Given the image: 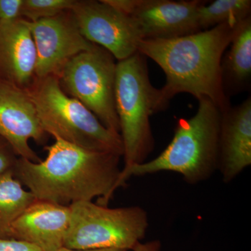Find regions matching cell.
Wrapping results in <instances>:
<instances>
[{"label": "cell", "mask_w": 251, "mask_h": 251, "mask_svg": "<svg viewBox=\"0 0 251 251\" xmlns=\"http://www.w3.org/2000/svg\"><path fill=\"white\" fill-rule=\"evenodd\" d=\"M39 163L18 158L14 176L37 200L70 206L99 198L108 206L121 174V156L80 148L54 137Z\"/></svg>", "instance_id": "6da1fadb"}, {"label": "cell", "mask_w": 251, "mask_h": 251, "mask_svg": "<svg viewBox=\"0 0 251 251\" xmlns=\"http://www.w3.org/2000/svg\"><path fill=\"white\" fill-rule=\"evenodd\" d=\"M239 23H224L174 39L139 41L138 52L154 61L166 75L161 90L167 100L187 93L198 100L209 99L221 111L230 106L221 62Z\"/></svg>", "instance_id": "7a4b0ae2"}, {"label": "cell", "mask_w": 251, "mask_h": 251, "mask_svg": "<svg viewBox=\"0 0 251 251\" xmlns=\"http://www.w3.org/2000/svg\"><path fill=\"white\" fill-rule=\"evenodd\" d=\"M198 100L194 116L176 122L174 136L167 148L153 159L121 171L116 189L125 186L132 176L173 172L194 185L209 179L218 171L221 111L209 99Z\"/></svg>", "instance_id": "3957f363"}, {"label": "cell", "mask_w": 251, "mask_h": 251, "mask_svg": "<svg viewBox=\"0 0 251 251\" xmlns=\"http://www.w3.org/2000/svg\"><path fill=\"white\" fill-rule=\"evenodd\" d=\"M146 59L138 51L117 63L115 97L124 146L122 171L147 161L155 148L150 117L169 105L161 89L150 82Z\"/></svg>", "instance_id": "277c9868"}, {"label": "cell", "mask_w": 251, "mask_h": 251, "mask_svg": "<svg viewBox=\"0 0 251 251\" xmlns=\"http://www.w3.org/2000/svg\"><path fill=\"white\" fill-rule=\"evenodd\" d=\"M27 92L48 134L91 151L123 156L120 133L107 128L83 104L66 94L57 76L36 77Z\"/></svg>", "instance_id": "5b68a950"}, {"label": "cell", "mask_w": 251, "mask_h": 251, "mask_svg": "<svg viewBox=\"0 0 251 251\" xmlns=\"http://www.w3.org/2000/svg\"><path fill=\"white\" fill-rule=\"evenodd\" d=\"M69 207L70 224L63 247L67 249L132 250L145 237L149 227L148 212L140 206L110 208L80 201Z\"/></svg>", "instance_id": "8992f818"}, {"label": "cell", "mask_w": 251, "mask_h": 251, "mask_svg": "<svg viewBox=\"0 0 251 251\" xmlns=\"http://www.w3.org/2000/svg\"><path fill=\"white\" fill-rule=\"evenodd\" d=\"M116 67L113 56L97 45L71 59L57 76L66 94L83 104L107 128L120 133L115 107Z\"/></svg>", "instance_id": "52a82bcc"}, {"label": "cell", "mask_w": 251, "mask_h": 251, "mask_svg": "<svg viewBox=\"0 0 251 251\" xmlns=\"http://www.w3.org/2000/svg\"><path fill=\"white\" fill-rule=\"evenodd\" d=\"M129 16L142 40L169 39L201 31L198 11L206 2L200 0H104Z\"/></svg>", "instance_id": "ba28073f"}, {"label": "cell", "mask_w": 251, "mask_h": 251, "mask_svg": "<svg viewBox=\"0 0 251 251\" xmlns=\"http://www.w3.org/2000/svg\"><path fill=\"white\" fill-rule=\"evenodd\" d=\"M71 11L81 34L108 50L117 60L138 52L142 38L134 23L104 0H76Z\"/></svg>", "instance_id": "9c48e42d"}, {"label": "cell", "mask_w": 251, "mask_h": 251, "mask_svg": "<svg viewBox=\"0 0 251 251\" xmlns=\"http://www.w3.org/2000/svg\"><path fill=\"white\" fill-rule=\"evenodd\" d=\"M26 22L37 52L36 78L57 76L71 59L97 46L81 34L71 10L36 22Z\"/></svg>", "instance_id": "30bf717a"}, {"label": "cell", "mask_w": 251, "mask_h": 251, "mask_svg": "<svg viewBox=\"0 0 251 251\" xmlns=\"http://www.w3.org/2000/svg\"><path fill=\"white\" fill-rule=\"evenodd\" d=\"M27 90L0 81V137L14 149L20 158L41 161L29 145V140L46 143L48 138Z\"/></svg>", "instance_id": "8fae6325"}, {"label": "cell", "mask_w": 251, "mask_h": 251, "mask_svg": "<svg viewBox=\"0 0 251 251\" xmlns=\"http://www.w3.org/2000/svg\"><path fill=\"white\" fill-rule=\"evenodd\" d=\"M69 206L36 199L10 228L9 239L23 241L44 251L64 247L70 224Z\"/></svg>", "instance_id": "7c38bea8"}, {"label": "cell", "mask_w": 251, "mask_h": 251, "mask_svg": "<svg viewBox=\"0 0 251 251\" xmlns=\"http://www.w3.org/2000/svg\"><path fill=\"white\" fill-rule=\"evenodd\" d=\"M251 165V98L221 111L219 168L228 184Z\"/></svg>", "instance_id": "4fadbf2b"}, {"label": "cell", "mask_w": 251, "mask_h": 251, "mask_svg": "<svg viewBox=\"0 0 251 251\" xmlns=\"http://www.w3.org/2000/svg\"><path fill=\"white\" fill-rule=\"evenodd\" d=\"M37 52L25 20L0 24V81L27 90L35 80Z\"/></svg>", "instance_id": "5bb4252c"}, {"label": "cell", "mask_w": 251, "mask_h": 251, "mask_svg": "<svg viewBox=\"0 0 251 251\" xmlns=\"http://www.w3.org/2000/svg\"><path fill=\"white\" fill-rule=\"evenodd\" d=\"M223 57V85L227 97L247 90L251 77V16L237 25Z\"/></svg>", "instance_id": "9a60e30c"}, {"label": "cell", "mask_w": 251, "mask_h": 251, "mask_svg": "<svg viewBox=\"0 0 251 251\" xmlns=\"http://www.w3.org/2000/svg\"><path fill=\"white\" fill-rule=\"evenodd\" d=\"M36 200L9 173L0 177V239H9L11 226Z\"/></svg>", "instance_id": "2e32d148"}, {"label": "cell", "mask_w": 251, "mask_h": 251, "mask_svg": "<svg viewBox=\"0 0 251 251\" xmlns=\"http://www.w3.org/2000/svg\"><path fill=\"white\" fill-rule=\"evenodd\" d=\"M207 2L198 11L201 31L224 23H239L251 16V0H216Z\"/></svg>", "instance_id": "e0dca14e"}, {"label": "cell", "mask_w": 251, "mask_h": 251, "mask_svg": "<svg viewBox=\"0 0 251 251\" xmlns=\"http://www.w3.org/2000/svg\"><path fill=\"white\" fill-rule=\"evenodd\" d=\"M76 0H24L21 18L34 23L72 10Z\"/></svg>", "instance_id": "ac0fdd59"}, {"label": "cell", "mask_w": 251, "mask_h": 251, "mask_svg": "<svg viewBox=\"0 0 251 251\" xmlns=\"http://www.w3.org/2000/svg\"><path fill=\"white\" fill-rule=\"evenodd\" d=\"M18 158L12 147L0 137V177L7 173H14Z\"/></svg>", "instance_id": "d6986e66"}, {"label": "cell", "mask_w": 251, "mask_h": 251, "mask_svg": "<svg viewBox=\"0 0 251 251\" xmlns=\"http://www.w3.org/2000/svg\"><path fill=\"white\" fill-rule=\"evenodd\" d=\"M24 0H0V24L14 22L21 18Z\"/></svg>", "instance_id": "ffe728a7"}, {"label": "cell", "mask_w": 251, "mask_h": 251, "mask_svg": "<svg viewBox=\"0 0 251 251\" xmlns=\"http://www.w3.org/2000/svg\"><path fill=\"white\" fill-rule=\"evenodd\" d=\"M0 251H44L41 249L23 241L0 239Z\"/></svg>", "instance_id": "44dd1931"}, {"label": "cell", "mask_w": 251, "mask_h": 251, "mask_svg": "<svg viewBox=\"0 0 251 251\" xmlns=\"http://www.w3.org/2000/svg\"><path fill=\"white\" fill-rule=\"evenodd\" d=\"M161 249V243L159 241L155 240L152 242L142 244L138 243L132 249L133 251H160Z\"/></svg>", "instance_id": "7402d4cb"}, {"label": "cell", "mask_w": 251, "mask_h": 251, "mask_svg": "<svg viewBox=\"0 0 251 251\" xmlns=\"http://www.w3.org/2000/svg\"><path fill=\"white\" fill-rule=\"evenodd\" d=\"M57 251H128L127 249H119V248H106V249H84V250H75V249H69L67 248L62 247Z\"/></svg>", "instance_id": "603a6c76"}]
</instances>
